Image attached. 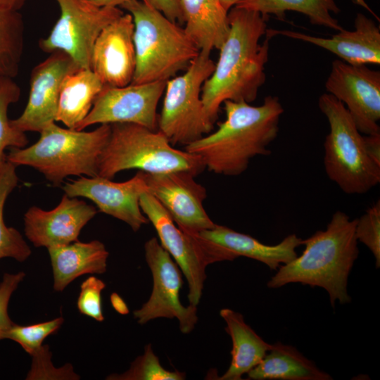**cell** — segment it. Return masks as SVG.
I'll list each match as a JSON object with an SVG mask.
<instances>
[{"label": "cell", "instance_id": "obj_1", "mask_svg": "<svg viewBox=\"0 0 380 380\" xmlns=\"http://www.w3.org/2000/svg\"><path fill=\"white\" fill-rule=\"evenodd\" d=\"M228 18L229 34L201 91L205 110L213 122L225 101H254L266 80L271 39L265 34L268 17L234 6L228 11Z\"/></svg>", "mask_w": 380, "mask_h": 380}, {"label": "cell", "instance_id": "obj_2", "mask_svg": "<svg viewBox=\"0 0 380 380\" xmlns=\"http://www.w3.org/2000/svg\"><path fill=\"white\" fill-rule=\"evenodd\" d=\"M223 104L225 119L217 129L184 146V150L199 156L210 172L237 176L251 159L271 153L268 147L278 135L284 108L272 96L258 106L229 100Z\"/></svg>", "mask_w": 380, "mask_h": 380}, {"label": "cell", "instance_id": "obj_3", "mask_svg": "<svg viewBox=\"0 0 380 380\" xmlns=\"http://www.w3.org/2000/svg\"><path fill=\"white\" fill-rule=\"evenodd\" d=\"M356 221L343 211H336L324 230H318L302 240L301 245L305 246L302 254L281 265L267 286L278 289L300 283L324 289L332 306L336 301L350 303L348 280L359 254Z\"/></svg>", "mask_w": 380, "mask_h": 380}, {"label": "cell", "instance_id": "obj_4", "mask_svg": "<svg viewBox=\"0 0 380 380\" xmlns=\"http://www.w3.org/2000/svg\"><path fill=\"white\" fill-rule=\"evenodd\" d=\"M120 8L134 23L136 67L131 84L167 81L185 70L200 53L184 27L144 0H131Z\"/></svg>", "mask_w": 380, "mask_h": 380}, {"label": "cell", "instance_id": "obj_5", "mask_svg": "<svg viewBox=\"0 0 380 380\" xmlns=\"http://www.w3.org/2000/svg\"><path fill=\"white\" fill-rule=\"evenodd\" d=\"M39 140L28 147L12 148L6 160L15 166H30L54 186L68 176H98V164L110 134V125H100L84 132L63 128L55 122L40 132Z\"/></svg>", "mask_w": 380, "mask_h": 380}, {"label": "cell", "instance_id": "obj_6", "mask_svg": "<svg viewBox=\"0 0 380 380\" xmlns=\"http://www.w3.org/2000/svg\"><path fill=\"white\" fill-rule=\"evenodd\" d=\"M205 168L199 156L175 148L159 130L114 123L99 160L98 176L111 179L119 172L130 169L148 174L182 170L196 176Z\"/></svg>", "mask_w": 380, "mask_h": 380}, {"label": "cell", "instance_id": "obj_7", "mask_svg": "<svg viewBox=\"0 0 380 380\" xmlns=\"http://www.w3.org/2000/svg\"><path fill=\"white\" fill-rule=\"evenodd\" d=\"M318 106L329 125L324 143L327 177L346 194L368 192L380 182V167L367 154L364 136L346 106L332 95L322 94Z\"/></svg>", "mask_w": 380, "mask_h": 380}, {"label": "cell", "instance_id": "obj_8", "mask_svg": "<svg viewBox=\"0 0 380 380\" xmlns=\"http://www.w3.org/2000/svg\"><path fill=\"white\" fill-rule=\"evenodd\" d=\"M215 65L209 54L200 52L183 74L166 81L158 130L172 146H186L213 129L214 122L205 110L201 91Z\"/></svg>", "mask_w": 380, "mask_h": 380}, {"label": "cell", "instance_id": "obj_9", "mask_svg": "<svg viewBox=\"0 0 380 380\" xmlns=\"http://www.w3.org/2000/svg\"><path fill=\"white\" fill-rule=\"evenodd\" d=\"M60 15L49 34L39 42L43 51L66 53L80 68H91L94 42L108 24L124 13L118 7H98L87 0H55Z\"/></svg>", "mask_w": 380, "mask_h": 380}, {"label": "cell", "instance_id": "obj_10", "mask_svg": "<svg viewBox=\"0 0 380 380\" xmlns=\"http://www.w3.org/2000/svg\"><path fill=\"white\" fill-rule=\"evenodd\" d=\"M145 259L153 277V289L148 300L133 312L140 324L157 318H177L180 331L189 334L197 322V306H184L180 301L182 271L156 237L144 244Z\"/></svg>", "mask_w": 380, "mask_h": 380}, {"label": "cell", "instance_id": "obj_11", "mask_svg": "<svg viewBox=\"0 0 380 380\" xmlns=\"http://www.w3.org/2000/svg\"><path fill=\"white\" fill-rule=\"evenodd\" d=\"M165 83L156 81L120 87L104 85L76 130L96 124L114 123H132L157 130V107Z\"/></svg>", "mask_w": 380, "mask_h": 380}, {"label": "cell", "instance_id": "obj_12", "mask_svg": "<svg viewBox=\"0 0 380 380\" xmlns=\"http://www.w3.org/2000/svg\"><path fill=\"white\" fill-rule=\"evenodd\" d=\"M325 88L346 106L360 133L380 134L379 70L336 59L332 62Z\"/></svg>", "mask_w": 380, "mask_h": 380}, {"label": "cell", "instance_id": "obj_13", "mask_svg": "<svg viewBox=\"0 0 380 380\" xmlns=\"http://www.w3.org/2000/svg\"><path fill=\"white\" fill-rule=\"evenodd\" d=\"M140 208L155 228L160 245L169 253L184 274L189 288V304L197 306L210 262L199 243L175 222L165 208L148 191L139 199Z\"/></svg>", "mask_w": 380, "mask_h": 380}, {"label": "cell", "instance_id": "obj_14", "mask_svg": "<svg viewBox=\"0 0 380 380\" xmlns=\"http://www.w3.org/2000/svg\"><path fill=\"white\" fill-rule=\"evenodd\" d=\"M188 234L199 243L210 264L243 256L261 262L272 270L296 258V248L302 241L292 234L276 245H267L248 234L219 224Z\"/></svg>", "mask_w": 380, "mask_h": 380}, {"label": "cell", "instance_id": "obj_15", "mask_svg": "<svg viewBox=\"0 0 380 380\" xmlns=\"http://www.w3.org/2000/svg\"><path fill=\"white\" fill-rule=\"evenodd\" d=\"M188 171L162 174L145 172L148 192L165 208L177 225L188 234L211 229L216 224L203 208L207 191Z\"/></svg>", "mask_w": 380, "mask_h": 380}, {"label": "cell", "instance_id": "obj_16", "mask_svg": "<svg viewBox=\"0 0 380 380\" xmlns=\"http://www.w3.org/2000/svg\"><path fill=\"white\" fill-rule=\"evenodd\" d=\"M63 189L70 197L89 198L100 212L123 221L134 232L148 222L139 205L141 195L148 191L144 172L139 170L123 182H115L99 176H81L78 179L66 182Z\"/></svg>", "mask_w": 380, "mask_h": 380}, {"label": "cell", "instance_id": "obj_17", "mask_svg": "<svg viewBox=\"0 0 380 380\" xmlns=\"http://www.w3.org/2000/svg\"><path fill=\"white\" fill-rule=\"evenodd\" d=\"M80 68L65 53L54 51L32 70L27 103L11 125L23 132H40L56 122L61 85L65 77Z\"/></svg>", "mask_w": 380, "mask_h": 380}, {"label": "cell", "instance_id": "obj_18", "mask_svg": "<svg viewBox=\"0 0 380 380\" xmlns=\"http://www.w3.org/2000/svg\"><path fill=\"white\" fill-rule=\"evenodd\" d=\"M96 213L95 207L65 194L51 210L30 207L24 215L25 234L35 247L66 245L78 240L82 228Z\"/></svg>", "mask_w": 380, "mask_h": 380}, {"label": "cell", "instance_id": "obj_19", "mask_svg": "<svg viewBox=\"0 0 380 380\" xmlns=\"http://www.w3.org/2000/svg\"><path fill=\"white\" fill-rule=\"evenodd\" d=\"M132 15L123 13L108 24L96 38L91 53V69L106 86L131 84L136 67Z\"/></svg>", "mask_w": 380, "mask_h": 380}, {"label": "cell", "instance_id": "obj_20", "mask_svg": "<svg viewBox=\"0 0 380 380\" xmlns=\"http://www.w3.org/2000/svg\"><path fill=\"white\" fill-rule=\"evenodd\" d=\"M270 38L281 34L301 40L335 54L347 63L361 65L380 64V30L376 23L362 13H357L354 30L338 31L329 38L315 37L291 30L267 29Z\"/></svg>", "mask_w": 380, "mask_h": 380}, {"label": "cell", "instance_id": "obj_21", "mask_svg": "<svg viewBox=\"0 0 380 380\" xmlns=\"http://www.w3.org/2000/svg\"><path fill=\"white\" fill-rule=\"evenodd\" d=\"M47 249L52 267L53 289L56 291H63L83 274H103L106 271L109 253L100 241L77 240Z\"/></svg>", "mask_w": 380, "mask_h": 380}, {"label": "cell", "instance_id": "obj_22", "mask_svg": "<svg viewBox=\"0 0 380 380\" xmlns=\"http://www.w3.org/2000/svg\"><path fill=\"white\" fill-rule=\"evenodd\" d=\"M184 30L200 52L220 49L229 32L228 11L220 0H180Z\"/></svg>", "mask_w": 380, "mask_h": 380}, {"label": "cell", "instance_id": "obj_23", "mask_svg": "<svg viewBox=\"0 0 380 380\" xmlns=\"http://www.w3.org/2000/svg\"><path fill=\"white\" fill-rule=\"evenodd\" d=\"M220 315L226 322V331L232 341V360L220 380H241L242 376L257 366L270 350L272 344L265 341L248 325L243 316L232 309L223 308Z\"/></svg>", "mask_w": 380, "mask_h": 380}, {"label": "cell", "instance_id": "obj_24", "mask_svg": "<svg viewBox=\"0 0 380 380\" xmlns=\"http://www.w3.org/2000/svg\"><path fill=\"white\" fill-rule=\"evenodd\" d=\"M253 380H331L295 347L277 342L272 344L262 361L248 373Z\"/></svg>", "mask_w": 380, "mask_h": 380}, {"label": "cell", "instance_id": "obj_25", "mask_svg": "<svg viewBox=\"0 0 380 380\" xmlns=\"http://www.w3.org/2000/svg\"><path fill=\"white\" fill-rule=\"evenodd\" d=\"M103 86L91 68H79L68 75L61 85L56 122L77 129Z\"/></svg>", "mask_w": 380, "mask_h": 380}, {"label": "cell", "instance_id": "obj_26", "mask_svg": "<svg viewBox=\"0 0 380 380\" xmlns=\"http://www.w3.org/2000/svg\"><path fill=\"white\" fill-rule=\"evenodd\" d=\"M235 6L260 13L268 17L274 15L283 20L286 11H296L306 15L314 25L323 26L336 31L343 28L331 15L341 10L335 0H245Z\"/></svg>", "mask_w": 380, "mask_h": 380}, {"label": "cell", "instance_id": "obj_27", "mask_svg": "<svg viewBox=\"0 0 380 380\" xmlns=\"http://www.w3.org/2000/svg\"><path fill=\"white\" fill-rule=\"evenodd\" d=\"M15 168L7 160L0 164V259L11 258L23 262L31 255V249L21 234L14 227H7L4 219L6 199L18 182Z\"/></svg>", "mask_w": 380, "mask_h": 380}, {"label": "cell", "instance_id": "obj_28", "mask_svg": "<svg viewBox=\"0 0 380 380\" xmlns=\"http://www.w3.org/2000/svg\"><path fill=\"white\" fill-rule=\"evenodd\" d=\"M25 25L19 11L0 9V77L14 78L24 49Z\"/></svg>", "mask_w": 380, "mask_h": 380}, {"label": "cell", "instance_id": "obj_29", "mask_svg": "<svg viewBox=\"0 0 380 380\" xmlns=\"http://www.w3.org/2000/svg\"><path fill=\"white\" fill-rule=\"evenodd\" d=\"M20 94L13 78L0 77V164L6 160V148H22L28 144L25 132L15 128L8 117L9 106L19 100Z\"/></svg>", "mask_w": 380, "mask_h": 380}, {"label": "cell", "instance_id": "obj_30", "mask_svg": "<svg viewBox=\"0 0 380 380\" xmlns=\"http://www.w3.org/2000/svg\"><path fill=\"white\" fill-rule=\"evenodd\" d=\"M186 374L179 371H169L160 363L151 343L144 348L143 355L138 356L128 370L122 374H112L110 380H184Z\"/></svg>", "mask_w": 380, "mask_h": 380}, {"label": "cell", "instance_id": "obj_31", "mask_svg": "<svg viewBox=\"0 0 380 380\" xmlns=\"http://www.w3.org/2000/svg\"><path fill=\"white\" fill-rule=\"evenodd\" d=\"M63 322L64 319L58 317L50 321L27 326L14 324L5 332L3 339H11L18 343L32 356L41 348L48 336L59 329Z\"/></svg>", "mask_w": 380, "mask_h": 380}, {"label": "cell", "instance_id": "obj_32", "mask_svg": "<svg viewBox=\"0 0 380 380\" xmlns=\"http://www.w3.org/2000/svg\"><path fill=\"white\" fill-rule=\"evenodd\" d=\"M355 236L365 245L375 258L376 267H380V201H377L357 219Z\"/></svg>", "mask_w": 380, "mask_h": 380}, {"label": "cell", "instance_id": "obj_33", "mask_svg": "<svg viewBox=\"0 0 380 380\" xmlns=\"http://www.w3.org/2000/svg\"><path fill=\"white\" fill-rule=\"evenodd\" d=\"M32 362L26 379H79L80 376L73 371L71 365L68 364L61 368L53 367L51 353L47 345H43L32 355Z\"/></svg>", "mask_w": 380, "mask_h": 380}, {"label": "cell", "instance_id": "obj_34", "mask_svg": "<svg viewBox=\"0 0 380 380\" xmlns=\"http://www.w3.org/2000/svg\"><path fill=\"white\" fill-rule=\"evenodd\" d=\"M106 284L100 279L91 276L86 279L80 285L77 306L79 312L98 322H103L101 292Z\"/></svg>", "mask_w": 380, "mask_h": 380}, {"label": "cell", "instance_id": "obj_35", "mask_svg": "<svg viewBox=\"0 0 380 380\" xmlns=\"http://www.w3.org/2000/svg\"><path fill=\"white\" fill-rule=\"evenodd\" d=\"M25 277L23 272L5 273L0 283V340L3 339L5 332L15 324L8 315V303L13 293Z\"/></svg>", "mask_w": 380, "mask_h": 380}, {"label": "cell", "instance_id": "obj_36", "mask_svg": "<svg viewBox=\"0 0 380 380\" xmlns=\"http://www.w3.org/2000/svg\"><path fill=\"white\" fill-rule=\"evenodd\" d=\"M174 23L184 25L180 0H144Z\"/></svg>", "mask_w": 380, "mask_h": 380}, {"label": "cell", "instance_id": "obj_37", "mask_svg": "<svg viewBox=\"0 0 380 380\" xmlns=\"http://www.w3.org/2000/svg\"><path fill=\"white\" fill-rule=\"evenodd\" d=\"M367 154L380 167V134L364 136Z\"/></svg>", "mask_w": 380, "mask_h": 380}, {"label": "cell", "instance_id": "obj_38", "mask_svg": "<svg viewBox=\"0 0 380 380\" xmlns=\"http://www.w3.org/2000/svg\"><path fill=\"white\" fill-rule=\"evenodd\" d=\"M110 301L114 309L122 315H126L129 312V309L125 302L116 293L110 296Z\"/></svg>", "mask_w": 380, "mask_h": 380}, {"label": "cell", "instance_id": "obj_39", "mask_svg": "<svg viewBox=\"0 0 380 380\" xmlns=\"http://www.w3.org/2000/svg\"><path fill=\"white\" fill-rule=\"evenodd\" d=\"M26 1L27 0H0V9L19 11L24 6Z\"/></svg>", "mask_w": 380, "mask_h": 380}, {"label": "cell", "instance_id": "obj_40", "mask_svg": "<svg viewBox=\"0 0 380 380\" xmlns=\"http://www.w3.org/2000/svg\"><path fill=\"white\" fill-rule=\"evenodd\" d=\"M90 4L98 7H120L131 0H87Z\"/></svg>", "mask_w": 380, "mask_h": 380}, {"label": "cell", "instance_id": "obj_41", "mask_svg": "<svg viewBox=\"0 0 380 380\" xmlns=\"http://www.w3.org/2000/svg\"><path fill=\"white\" fill-rule=\"evenodd\" d=\"M224 8L229 11L232 7L236 6L245 0H220Z\"/></svg>", "mask_w": 380, "mask_h": 380}]
</instances>
